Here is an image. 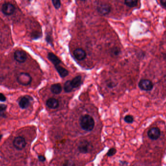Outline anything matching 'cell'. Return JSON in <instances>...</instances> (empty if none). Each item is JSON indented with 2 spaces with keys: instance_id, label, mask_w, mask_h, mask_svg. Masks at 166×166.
<instances>
[{
  "instance_id": "1",
  "label": "cell",
  "mask_w": 166,
  "mask_h": 166,
  "mask_svg": "<svg viewBox=\"0 0 166 166\" xmlns=\"http://www.w3.org/2000/svg\"><path fill=\"white\" fill-rule=\"evenodd\" d=\"M80 125L84 130L90 132L94 127V119L90 115H85L82 116L80 120Z\"/></svg>"
},
{
  "instance_id": "2",
  "label": "cell",
  "mask_w": 166,
  "mask_h": 166,
  "mask_svg": "<svg viewBox=\"0 0 166 166\" xmlns=\"http://www.w3.org/2000/svg\"><path fill=\"white\" fill-rule=\"evenodd\" d=\"M93 145L88 140H83L78 144L77 149L80 153L86 154L89 153L93 150Z\"/></svg>"
},
{
  "instance_id": "3",
  "label": "cell",
  "mask_w": 166,
  "mask_h": 166,
  "mask_svg": "<svg viewBox=\"0 0 166 166\" xmlns=\"http://www.w3.org/2000/svg\"><path fill=\"white\" fill-rule=\"evenodd\" d=\"M17 80L20 85L26 86L31 84L32 78L29 74L25 72H21L18 75Z\"/></svg>"
},
{
  "instance_id": "4",
  "label": "cell",
  "mask_w": 166,
  "mask_h": 166,
  "mask_svg": "<svg viewBox=\"0 0 166 166\" xmlns=\"http://www.w3.org/2000/svg\"><path fill=\"white\" fill-rule=\"evenodd\" d=\"M26 144L25 139L22 137H16L13 140V146L17 150H23L26 146Z\"/></svg>"
},
{
  "instance_id": "5",
  "label": "cell",
  "mask_w": 166,
  "mask_h": 166,
  "mask_svg": "<svg viewBox=\"0 0 166 166\" xmlns=\"http://www.w3.org/2000/svg\"><path fill=\"white\" fill-rule=\"evenodd\" d=\"M139 88L145 91H151L153 88V83L148 79H142L138 83Z\"/></svg>"
},
{
  "instance_id": "6",
  "label": "cell",
  "mask_w": 166,
  "mask_h": 166,
  "mask_svg": "<svg viewBox=\"0 0 166 166\" xmlns=\"http://www.w3.org/2000/svg\"><path fill=\"white\" fill-rule=\"evenodd\" d=\"M111 9V7L109 5L108 3H103L98 5L97 10L100 15L104 16L108 15L110 12Z\"/></svg>"
},
{
  "instance_id": "7",
  "label": "cell",
  "mask_w": 166,
  "mask_h": 166,
  "mask_svg": "<svg viewBox=\"0 0 166 166\" xmlns=\"http://www.w3.org/2000/svg\"><path fill=\"white\" fill-rule=\"evenodd\" d=\"M161 135V131L158 128L153 127L148 132V136L151 140H157Z\"/></svg>"
},
{
  "instance_id": "8",
  "label": "cell",
  "mask_w": 166,
  "mask_h": 166,
  "mask_svg": "<svg viewBox=\"0 0 166 166\" xmlns=\"http://www.w3.org/2000/svg\"><path fill=\"white\" fill-rule=\"evenodd\" d=\"M14 6L10 3H4L2 8L3 13L6 15H11L13 14L15 11Z\"/></svg>"
},
{
  "instance_id": "9",
  "label": "cell",
  "mask_w": 166,
  "mask_h": 166,
  "mask_svg": "<svg viewBox=\"0 0 166 166\" xmlns=\"http://www.w3.org/2000/svg\"><path fill=\"white\" fill-rule=\"evenodd\" d=\"M14 57L15 60L19 63H24L27 59L26 52L21 50H17L14 52Z\"/></svg>"
},
{
  "instance_id": "10",
  "label": "cell",
  "mask_w": 166,
  "mask_h": 166,
  "mask_svg": "<svg viewBox=\"0 0 166 166\" xmlns=\"http://www.w3.org/2000/svg\"><path fill=\"white\" fill-rule=\"evenodd\" d=\"M73 55L77 60L82 61L85 59L86 56V51L81 48H77L75 49L73 52Z\"/></svg>"
},
{
  "instance_id": "11",
  "label": "cell",
  "mask_w": 166,
  "mask_h": 166,
  "mask_svg": "<svg viewBox=\"0 0 166 166\" xmlns=\"http://www.w3.org/2000/svg\"><path fill=\"white\" fill-rule=\"evenodd\" d=\"M32 98L29 96H25L21 98L19 102V106L22 109L27 108L30 104V100Z\"/></svg>"
},
{
  "instance_id": "12",
  "label": "cell",
  "mask_w": 166,
  "mask_h": 166,
  "mask_svg": "<svg viewBox=\"0 0 166 166\" xmlns=\"http://www.w3.org/2000/svg\"><path fill=\"white\" fill-rule=\"evenodd\" d=\"M46 105L50 109H56L58 108L59 103L57 99L55 98H50L47 100Z\"/></svg>"
},
{
  "instance_id": "13",
  "label": "cell",
  "mask_w": 166,
  "mask_h": 166,
  "mask_svg": "<svg viewBox=\"0 0 166 166\" xmlns=\"http://www.w3.org/2000/svg\"><path fill=\"white\" fill-rule=\"evenodd\" d=\"M48 58L52 62L54 66L59 65L61 63V60L56 55L52 52H49L48 54Z\"/></svg>"
},
{
  "instance_id": "14",
  "label": "cell",
  "mask_w": 166,
  "mask_h": 166,
  "mask_svg": "<svg viewBox=\"0 0 166 166\" xmlns=\"http://www.w3.org/2000/svg\"><path fill=\"white\" fill-rule=\"evenodd\" d=\"M54 67L61 77L65 78L68 75V70L64 68L61 67L60 65L56 66H54Z\"/></svg>"
},
{
  "instance_id": "15",
  "label": "cell",
  "mask_w": 166,
  "mask_h": 166,
  "mask_svg": "<svg viewBox=\"0 0 166 166\" xmlns=\"http://www.w3.org/2000/svg\"><path fill=\"white\" fill-rule=\"evenodd\" d=\"M62 90V88L61 85L59 83L53 84L51 86V87H50V91L54 94H60Z\"/></svg>"
},
{
  "instance_id": "16",
  "label": "cell",
  "mask_w": 166,
  "mask_h": 166,
  "mask_svg": "<svg viewBox=\"0 0 166 166\" xmlns=\"http://www.w3.org/2000/svg\"><path fill=\"white\" fill-rule=\"evenodd\" d=\"M82 77L80 75H78L73 78L71 81L72 84L73 88H77L78 86H80L81 84Z\"/></svg>"
},
{
  "instance_id": "17",
  "label": "cell",
  "mask_w": 166,
  "mask_h": 166,
  "mask_svg": "<svg viewBox=\"0 0 166 166\" xmlns=\"http://www.w3.org/2000/svg\"><path fill=\"white\" fill-rule=\"evenodd\" d=\"M73 86L70 80H68L66 82L64 85V89L66 92H70L73 90Z\"/></svg>"
},
{
  "instance_id": "18",
  "label": "cell",
  "mask_w": 166,
  "mask_h": 166,
  "mask_svg": "<svg viewBox=\"0 0 166 166\" xmlns=\"http://www.w3.org/2000/svg\"><path fill=\"white\" fill-rule=\"evenodd\" d=\"M137 0H124V3L129 7H133L137 5Z\"/></svg>"
},
{
  "instance_id": "19",
  "label": "cell",
  "mask_w": 166,
  "mask_h": 166,
  "mask_svg": "<svg viewBox=\"0 0 166 166\" xmlns=\"http://www.w3.org/2000/svg\"><path fill=\"white\" fill-rule=\"evenodd\" d=\"M7 106L5 104H0V117L5 118V111L7 109Z\"/></svg>"
},
{
  "instance_id": "20",
  "label": "cell",
  "mask_w": 166,
  "mask_h": 166,
  "mask_svg": "<svg viewBox=\"0 0 166 166\" xmlns=\"http://www.w3.org/2000/svg\"><path fill=\"white\" fill-rule=\"evenodd\" d=\"M124 120L127 124H132L133 122V118L131 115H127L124 118Z\"/></svg>"
},
{
  "instance_id": "21",
  "label": "cell",
  "mask_w": 166,
  "mask_h": 166,
  "mask_svg": "<svg viewBox=\"0 0 166 166\" xmlns=\"http://www.w3.org/2000/svg\"><path fill=\"white\" fill-rule=\"evenodd\" d=\"M117 153V150L114 148H112L109 149L108 151V153H106V155L109 157L114 156Z\"/></svg>"
},
{
  "instance_id": "22",
  "label": "cell",
  "mask_w": 166,
  "mask_h": 166,
  "mask_svg": "<svg viewBox=\"0 0 166 166\" xmlns=\"http://www.w3.org/2000/svg\"><path fill=\"white\" fill-rule=\"evenodd\" d=\"M62 166H75V163L70 160H66L64 162Z\"/></svg>"
},
{
  "instance_id": "23",
  "label": "cell",
  "mask_w": 166,
  "mask_h": 166,
  "mask_svg": "<svg viewBox=\"0 0 166 166\" xmlns=\"http://www.w3.org/2000/svg\"><path fill=\"white\" fill-rule=\"evenodd\" d=\"M52 4L56 9H59L61 7L60 0H52Z\"/></svg>"
},
{
  "instance_id": "24",
  "label": "cell",
  "mask_w": 166,
  "mask_h": 166,
  "mask_svg": "<svg viewBox=\"0 0 166 166\" xmlns=\"http://www.w3.org/2000/svg\"><path fill=\"white\" fill-rule=\"evenodd\" d=\"M111 52L113 55H114V56H118L120 54L121 50L119 49V48L115 47L114 48H113Z\"/></svg>"
},
{
  "instance_id": "25",
  "label": "cell",
  "mask_w": 166,
  "mask_h": 166,
  "mask_svg": "<svg viewBox=\"0 0 166 166\" xmlns=\"http://www.w3.org/2000/svg\"><path fill=\"white\" fill-rule=\"evenodd\" d=\"M46 40L47 41L49 44H50L52 46H53V44H52V38L50 37V35H47L46 36Z\"/></svg>"
},
{
  "instance_id": "26",
  "label": "cell",
  "mask_w": 166,
  "mask_h": 166,
  "mask_svg": "<svg viewBox=\"0 0 166 166\" xmlns=\"http://www.w3.org/2000/svg\"><path fill=\"white\" fill-rule=\"evenodd\" d=\"M6 100H7V98L5 96V95L3 94V93H0V101L3 102H5Z\"/></svg>"
},
{
  "instance_id": "27",
  "label": "cell",
  "mask_w": 166,
  "mask_h": 166,
  "mask_svg": "<svg viewBox=\"0 0 166 166\" xmlns=\"http://www.w3.org/2000/svg\"><path fill=\"white\" fill-rule=\"evenodd\" d=\"M38 159H39V160L40 162H44L46 161V158L45 156H43V155H39L38 156Z\"/></svg>"
},
{
  "instance_id": "28",
  "label": "cell",
  "mask_w": 166,
  "mask_h": 166,
  "mask_svg": "<svg viewBox=\"0 0 166 166\" xmlns=\"http://www.w3.org/2000/svg\"><path fill=\"white\" fill-rule=\"evenodd\" d=\"M107 85L109 88H112L116 86V85H115V83L113 82H109V83H108Z\"/></svg>"
},
{
  "instance_id": "29",
  "label": "cell",
  "mask_w": 166,
  "mask_h": 166,
  "mask_svg": "<svg viewBox=\"0 0 166 166\" xmlns=\"http://www.w3.org/2000/svg\"><path fill=\"white\" fill-rule=\"evenodd\" d=\"M160 1L162 5L166 8V0H160Z\"/></svg>"
},
{
  "instance_id": "30",
  "label": "cell",
  "mask_w": 166,
  "mask_h": 166,
  "mask_svg": "<svg viewBox=\"0 0 166 166\" xmlns=\"http://www.w3.org/2000/svg\"><path fill=\"white\" fill-rule=\"evenodd\" d=\"M120 164L122 166H124V165H125L127 164V162H125V161H120Z\"/></svg>"
},
{
  "instance_id": "31",
  "label": "cell",
  "mask_w": 166,
  "mask_h": 166,
  "mask_svg": "<svg viewBox=\"0 0 166 166\" xmlns=\"http://www.w3.org/2000/svg\"><path fill=\"white\" fill-rule=\"evenodd\" d=\"M163 58L165 60V61H166V54H164V55H163Z\"/></svg>"
},
{
  "instance_id": "32",
  "label": "cell",
  "mask_w": 166,
  "mask_h": 166,
  "mask_svg": "<svg viewBox=\"0 0 166 166\" xmlns=\"http://www.w3.org/2000/svg\"><path fill=\"white\" fill-rule=\"evenodd\" d=\"M3 137V135H0V141L2 139V137Z\"/></svg>"
},
{
  "instance_id": "33",
  "label": "cell",
  "mask_w": 166,
  "mask_h": 166,
  "mask_svg": "<svg viewBox=\"0 0 166 166\" xmlns=\"http://www.w3.org/2000/svg\"><path fill=\"white\" fill-rule=\"evenodd\" d=\"M81 1H86V0H81Z\"/></svg>"
}]
</instances>
